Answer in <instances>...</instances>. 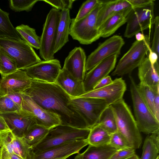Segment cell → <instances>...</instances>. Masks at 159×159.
<instances>
[{
	"label": "cell",
	"mask_w": 159,
	"mask_h": 159,
	"mask_svg": "<svg viewBox=\"0 0 159 159\" xmlns=\"http://www.w3.org/2000/svg\"><path fill=\"white\" fill-rule=\"evenodd\" d=\"M97 124L100 125L110 134L117 131L114 114L110 105L102 112Z\"/></svg>",
	"instance_id": "obj_30"
},
{
	"label": "cell",
	"mask_w": 159,
	"mask_h": 159,
	"mask_svg": "<svg viewBox=\"0 0 159 159\" xmlns=\"http://www.w3.org/2000/svg\"><path fill=\"white\" fill-rule=\"evenodd\" d=\"M4 119L12 133L23 137L30 129L37 124L35 118L21 112L0 114Z\"/></svg>",
	"instance_id": "obj_19"
},
{
	"label": "cell",
	"mask_w": 159,
	"mask_h": 159,
	"mask_svg": "<svg viewBox=\"0 0 159 159\" xmlns=\"http://www.w3.org/2000/svg\"><path fill=\"white\" fill-rule=\"evenodd\" d=\"M109 144L117 150L126 148H133L126 139L118 131L111 134Z\"/></svg>",
	"instance_id": "obj_36"
},
{
	"label": "cell",
	"mask_w": 159,
	"mask_h": 159,
	"mask_svg": "<svg viewBox=\"0 0 159 159\" xmlns=\"http://www.w3.org/2000/svg\"><path fill=\"white\" fill-rule=\"evenodd\" d=\"M5 95L11 99L21 108L23 100L22 93L12 91L9 92Z\"/></svg>",
	"instance_id": "obj_43"
},
{
	"label": "cell",
	"mask_w": 159,
	"mask_h": 159,
	"mask_svg": "<svg viewBox=\"0 0 159 159\" xmlns=\"http://www.w3.org/2000/svg\"><path fill=\"white\" fill-rule=\"evenodd\" d=\"M22 94L20 112L34 116L37 124L49 130L61 125V120L57 115L43 109L30 97L23 93Z\"/></svg>",
	"instance_id": "obj_11"
},
{
	"label": "cell",
	"mask_w": 159,
	"mask_h": 159,
	"mask_svg": "<svg viewBox=\"0 0 159 159\" xmlns=\"http://www.w3.org/2000/svg\"><path fill=\"white\" fill-rule=\"evenodd\" d=\"M86 55L80 47H75L65 58L63 68L73 77L83 82L86 74Z\"/></svg>",
	"instance_id": "obj_18"
},
{
	"label": "cell",
	"mask_w": 159,
	"mask_h": 159,
	"mask_svg": "<svg viewBox=\"0 0 159 159\" xmlns=\"http://www.w3.org/2000/svg\"><path fill=\"white\" fill-rule=\"evenodd\" d=\"M61 69L57 59L41 61L24 70L32 80L49 83H54Z\"/></svg>",
	"instance_id": "obj_13"
},
{
	"label": "cell",
	"mask_w": 159,
	"mask_h": 159,
	"mask_svg": "<svg viewBox=\"0 0 159 159\" xmlns=\"http://www.w3.org/2000/svg\"><path fill=\"white\" fill-rule=\"evenodd\" d=\"M110 106L114 114L117 131L126 139L133 148H139L142 138L129 107L123 99Z\"/></svg>",
	"instance_id": "obj_2"
},
{
	"label": "cell",
	"mask_w": 159,
	"mask_h": 159,
	"mask_svg": "<svg viewBox=\"0 0 159 159\" xmlns=\"http://www.w3.org/2000/svg\"><path fill=\"white\" fill-rule=\"evenodd\" d=\"M118 57V56L114 55L107 58L86 73L83 82L85 93L93 90L99 81L108 75L115 67Z\"/></svg>",
	"instance_id": "obj_16"
},
{
	"label": "cell",
	"mask_w": 159,
	"mask_h": 159,
	"mask_svg": "<svg viewBox=\"0 0 159 159\" xmlns=\"http://www.w3.org/2000/svg\"><path fill=\"white\" fill-rule=\"evenodd\" d=\"M129 13H116L107 19L98 28L100 37H107L115 33L120 27L126 23V17Z\"/></svg>",
	"instance_id": "obj_25"
},
{
	"label": "cell",
	"mask_w": 159,
	"mask_h": 159,
	"mask_svg": "<svg viewBox=\"0 0 159 159\" xmlns=\"http://www.w3.org/2000/svg\"><path fill=\"white\" fill-rule=\"evenodd\" d=\"M125 41L120 36L114 35L100 44L86 59V69L89 71L98 64L114 55L119 56Z\"/></svg>",
	"instance_id": "obj_12"
},
{
	"label": "cell",
	"mask_w": 159,
	"mask_h": 159,
	"mask_svg": "<svg viewBox=\"0 0 159 159\" xmlns=\"http://www.w3.org/2000/svg\"><path fill=\"white\" fill-rule=\"evenodd\" d=\"M135 154V149L133 148H124L117 150L110 159H125L132 157Z\"/></svg>",
	"instance_id": "obj_42"
},
{
	"label": "cell",
	"mask_w": 159,
	"mask_h": 159,
	"mask_svg": "<svg viewBox=\"0 0 159 159\" xmlns=\"http://www.w3.org/2000/svg\"><path fill=\"white\" fill-rule=\"evenodd\" d=\"M17 70L15 61L0 47V74L2 77Z\"/></svg>",
	"instance_id": "obj_33"
},
{
	"label": "cell",
	"mask_w": 159,
	"mask_h": 159,
	"mask_svg": "<svg viewBox=\"0 0 159 159\" xmlns=\"http://www.w3.org/2000/svg\"><path fill=\"white\" fill-rule=\"evenodd\" d=\"M88 145L84 152L78 153L74 159H110L117 150L109 144L101 146Z\"/></svg>",
	"instance_id": "obj_24"
},
{
	"label": "cell",
	"mask_w": 159,
	"mask_h": 159,
	"mask_svg": "<svg viewBox=\"0 0 159 159\" xmlns=\"http://www.w3.org/2000/svg\"><path fill=\"white\" fill-rule=\"evenodd\" d=\"M137 87L143 101L156 117L154 100L156 93L158 90L156 92H155L148 86L141 83L137 84Z\"/></svg>",
	"instance_id": "obj_34"
},
{
	"label": "cell",
	"mask_w": 159,
	"mask_h": 159,
	"mask_svg": "<svg viewBox=\"0 0 159 159\" xmlns=\"http://www.w3.org/2000/svg\"><path fill=\"white\" fill-rule=\"evenodd\" d=\"M11 132L4 119L0 115V136Z\"/></svg>",
	"instance_id": "obj_46"
},
{
	"label": "cell",
	"mask_w": 159,
	"mask_h": 159,
	"mask_svg": "<svg viewBox=\"0 0 159 159\" xmlns=\"http://www.w3.org/2000/svg\"><path fill=\"white\" fill-rule=\"evenodd\" d=\"M133 8L144 7L154 4L153 0H127Z\"/></svg>",
	"instance_id": "obj_44"
},
{
	"label": "cell",
	"mask_w": 159,
	"mask_h": 159,
	"mask_svg": "<svg viewBox=\"0 0 159 159\" xmlns=\"http://www.w3.org/2000/svg\"><path fill=\"white\" fill-rule=\"evenodd\" d=\"M113 80L110 76L107 75L99 81L94 87L93 89H97L106 86L111 84Z\"/></svg>",
	"instance_id": "obj_45"
},
{
	"label": "cell",
	"mask_w": 159,
	"mask_h": 159,
	"mask_svg": "<svg viewBox=\"0 0 159 159\" xmlns=\"http://www.w3.org/2000/svg\"><path fill=\"white\" fill-rule=\"evenodd\" d=\"M126 88L125 80L121 77L117 78L113 80L109 84L87 92L79 97H90L102 99L110 105L123 99Z\"/></svg>",
	"instance_id": "obj_15"
},
{
	"label": "cell",
	"mask_w": 159,
	"mask_h": 159,
	"mask_svg": "<svg viewBox=\"0 0 159 159\" xmlns=\"http://www.w3.org/2000/svg\"><path fill=\"white\" fill-rule=\"evenodd\" d=\"M132 8L127 0H103L97 16V27L98 29L102 23L111 15L120 12L129 13Z\"/></svg>",
	"instance_id": "obj_22"
},
{
	"label": "cell",
	"mask_w": 159,
	"mask_h": 159,
	"mask_svg": "<svg viewBox=\"0 0 159 159\" xmlns=\"http://www.w3.org/2000/svg\"><path fill=\"white\" fill-rule=\"evenodd\" d=\"M129 77L135 119L139 131L146 134L159 131V121L142 100L133 78L130 75Z\"/></svg>",
	"instance_id": "obj_4"
},
{
	"label": "cell",
	"mask_w": 159,
	"mask_h": 159,
	"mask_svg": "<svg viewBox=\"0 0 159 159\" xmlns=\"http://www.w3.org/2000/svg\"><path fill=\"white\" fill-rule=\"evenodd\" d=\"M32 80L24 70L16 71L2 77L0 79V96L5 95L9 92L23 93L28 89Z\"/></svg>",
	"instance_id": "obj_17"
},
{
	"label": "cell",
	"mask_w": 159,
	"mask_h": 159,
	"mask_svg": "<svg viewBox=\"0 0 159 159\" xmlns=\"http://www.w3.org/2000/svg\"><path fill=\"white\" fill-rule=\"evenodd\" d=\"M148 58L152 66L158 61L159 56L155 52L152 51L150 49L149 50Z\"/></svg>",
	"instance_id": "obj_48"
},
{
	"label": "cell",
	"mask_w": 159,
	"mask_h": 159,
	"mask_svg": "<svg viewBox=\"0 0 159 159\" xmlns=\"http://www.w3.org/2000/svg\"><path fill=\"white\" fill-rule=\"evenodd\" d=\"M15 29L24 40L32 48L39 49L40 37L36 34L35 29L24 24L16 26Z\"/></svg>",
	"instance_id": "obj_29"
},
{
	"label": "cell",
	"mask_w": 159,
	"mask_h": 159,
	"mask_svg": "<svg viewBox=\"0 0 159 159\" xmlns=\"http://www.w3.org/2000/svg\"><path fill=\"white\" fill-rule=\"evenodd\" d=\"M72 19L70 14V10L61 11V16L58 25L54 48L55 54L69 41L70 28Z\"/></svg>",
	"instance_id": "obj_23"
},
{
	"label": "cell",
	"mask_w": 159,
	"mask_h": 159,
	"mask_svg": "<svg viewBox=\"0 0 159 159\" xmlns=\"http://www.w3.org/2000/svg\"><path fill=\"white\" fill-rule=\"evenodd\" d=\"M72 98H78L85 93L83 82L73 77L62 68L55 82Z\"/></svg>",
	"instance_id": "obj_21"
},
{
	"label": "cell",
	"mask_w": 159,
	"mask_h": 159,
	"mask_svg": "<svg viewBox=\"0 0 159 159\" xmlns=\"http://www.w3.org/2000/svg\"><path fill=\"white\" fill-rule=\"evenodd\" d=\"M9 15V13L0 8V38H9L18 40L23 39L11 23Z\"/></svg>",
	"instance_id": "obj_28"
},
{
	"label": "cell",
	"mask_w": 159,
	"mask_h": 159,
	"mask_svg": "<svg viewBox=\"0 0 159 159\" xmlns=\"http://www.w3.org/2000/svg\"><path fill=\"white\" fill-rule=\"evenodd\" d=\"M49 130L45 127L36 124L30 129L23 138L32 148L40 143Z\"/></svg>",
	"instance_id": "obj_31"
},
{
	"label": "cell",
	"mask_w": 159,
	"mask_h": 159,
	"mask_svg": "<svg viewBox=\"0 0 159 159\" xmlns=\"http://www.w3.org/2000/svg\"><path fill=\"white\" fill-rule=\"evenodd\" d=\"M153 24L154 25L153 36L152 41L151 50L155 52L158 56L159 54V17H155Z\"/></svg>",
	"instance_id": "obj_41"
},
{
	"label": "cell",
	"mask_w": 159,
	"mask_h": 159,
	"mask_svg": "<svg viewBox=\"0 0 159 159\" xmlns=\"http://www.w3.org/2000/svg\"><path fill=\"white\" fill-rule=\"evenodd\" d=\"M138 67V76L140 83L148 86L155 92L159 90L158 61L153 66L148 57H145Z\"/></svg>",
	"instance_id": "obj_20"
},
{
	"label": "cell",
	"mask_w": 159,
	"mask_h": 159,
	"mask_svg": "<svg viewBox=\"0 0 159 159\" xmlns=\"http://www.w3.org/2000/svg\"><path fill=\"white\" fill-rule=\"evenodd\" d=\"M150 38L149 36L146 35L143 40L134 41L120 59L111 75L119 76L129 74L138 67L151 48Z\"/></svg>",
	"instance_id": "obj_7"
},
{
	"label": "cell",
	"mask_w": 159,
	"mask_h": 159,
	"mask_svg": "<svg viewBox=\"0 0 159 159\" xmlns=\"http://www.w3.org/2000/svg\"><path fill=\"white\" fill-rule=\"evenodd\" d=\"M103 2V0H100L93 10L83 18L75 22L71 21L69 35L73 39L82 44L88 45L101 37L97 22Z\"/></svg>",
	"instance_id": "obj_5"
},
{
	"label": "cell",
	"mask_w": 159,
	"mask_h": 159,
	"mask_svg": "<svg viewBox=\"0 0 159 159\" xmlns=\"http://www.w3.org/2000/svg\"><path fill=\"white\" fill-rule=\"evenodd\" d=\"M68 103L89 129L97 124L102 112L109 106L104 100L90 97L71 98Z\"/></svg>",
	"instance_id": "obj_8"
},
{
	"label": "cell",
	"mask_w": 159,
	"mask_h": 159,
	"mask_svg": "<svg viewBox=\"0 0 159 159\" xmlns=\"http://www.w3.org/2000/svg\"><path fill=\"white\" fill-rule=\"evenodd\" d=\"M20 108L6 95L0 96V114L20 112Z\"/></svg>",
	"instance_id": "obj_38"
},
{
	"label": "cell",
	"mask_w": 159,
	"mask_h": 159,
	"mask_svg": "<svg viewBox=\"0 0 159 159\" xmlns=\"http://www.w3.org/2000/svg\"><path fill=\"white\" fill-rule=\"evenodd\" d=\"M22 93L43 109L57 115L62 125L89 128L82 118L69 105L71 98L55 83L32 80L30 86Z\"/></svg>",
	"instance_id": "obj_1"
},
{
	"label": "cell",
	"mask_w": 159,
	"mask_h": 159,
	"mask_svg": "<svg viewBox=\"0 0 159 159\" xmlns=\"http://www.w3.org/2000/svg\"><path fill=\"white\" fill-rule=\"evenodd\" d=\"M136 40L141 41L143 40L145 38V35L140 32L136 33L135 35Z\"/></svg>",
	"instance_id": "obj_49"
},
{
	"label": "cell",
	"mask_w": 159,
	"mask_h": 159,
	"mask_svg": "<svg viewBox=\"0 0 159 159\" xmlns=\"http://www.w3.org/2000/svg\"><path fill=\"white\" fill-rule=\"evenodd\" d=\"M90 131L89 128L59 125L49 130L40 143L31 148V152H40L75 140L86 139Z\"/></svg>",
	"instance_id": "obj_3"
},
{
	"label": "cell",
	"mask_w": 159,
	"mask_h": 159,
	"mask_svg": "<svg viewBox=\"0 0 159 159\" xmlns=\"http://www.w3.org/2000/svg\"><path fill=\"white\" fill-rule=\"evenodd\" d=\"M61 11L52 8L47 15L40 37L39 54L44 61L54 59V48Z\"/></svg>",
	"instance_id": "obj_9"
},
{
	"label": "cell",
	"mask_w": 159,
	"mask_h": 159,
	"mask_svg": "<svg viewBox=\"0 0 159 159\" xmlns=\"http://www.w3.org/2000/svg\"><path fill=\"white\" fill-rule=\"evenodd\" d=\"M154 4L149 6L132 8L126 17L127 25L124 36L129 38L137 33L149 29V35L155 18Z\"/></svg>",
	"instance_id": "obj_10"
},
{
	"label": "cell",
	"mask_w": 159,
	"mask_h": 159,
	"mask_svg": "<svg viewBox=\"0 0 159 159\" xmlns=\"http://www.w3.org/2000/svg\"><path fill=\"white\" fill-rule=\"evenodd\" d=\"M88 145L86 139H80L57 146L37 152H30L29 159H58L67 158L79 153L83 148Z\"/></svg>",
	"instance_id": "obj_14"
},
{
	"label": "cell",
	"mask_w": 159,
	"mask_h": 159,
	"mask_svg": "<svg viewBox=\"0 0 159 159\" xmlns=\"http://www.w3.org/2000/svg\"><path fill=\"white\" fill-rule=\"evenodd\" d=\"M111 134L100 125L96 124L90 129L86 139L88 145L95 146L109 144Z\"/></svg>",
	"instance_id": "obj_27"
},
{
	"label": "cell",
	"mask_w": 159,
	"mask_h": 159,
	"mask_svg": "<svg viewBox=\"0 0 159 159\" xmlns=\"http://www.w3.org/2000/svg\"><path fill=\"white\" fill-rule=\"evenodd\" d=\"M142 150V155L139 159H156L159 156V131L146 137Z\"/></svg>",
	"instance_id": "obj_26"
},
{
	"label": "cell",
	"mask_w": 159,
	"mask_h": 159,
	"mask_svg": "<svg viewBox=\"0 0 159 159\" xmlns=\"http://www.w3.org/2000/svg\"><path fill=\"white\" fill-rule=\"evenodd\" d=\"M132 157H131L129 158V159H131V158H132Z\"/></svg>",
	"instance_id": "obj_54"
},
{
	"label": "cell",
	"mask_w": 159,
	"mask_h": 159,
	"mask_svg": "<svg viewBox=\"0 0 159 159\" xmlns=\"http://www.w3.org/2000/svg\"><path fill=\"white\" fill-rule=\"evenodd\" d=\"M154 107L156 117L159 121V90L156 93L154 100Z\"/></svg>",
	"instance_id": "obj_47"
},
{
	"label": "cell",
	"mask_w": 159,
	"mask_h": 159,
	"mask_svg": "<svg viewBox=\"0 0 159 159\" xmlns=\"http://www.w3.org/2000/svg\"><path fill=\"white\" fill-rule=\"evenodd\" d=\"M38 0H9L10 9L15 12L31 11Z\"/></svg>",
	"instance_id": "obj_37"
},
{
	"label": "cell",
	"mask_w": 159,
	"mask_h": 159,
	"mask_svg": "<svg viewBox=\"0 0 159 159\" xmlns=\"http://www.w3.org/2000/svg\"><path fill=\"white\" fill-rule=\"evenodd\" d=\"M139 159V157L136 154L134 156L132 157V158H131V159Z\"/></svg>",
	"instance_id": "obj_51"
},
{
	"label": "cell",
	"mask_w": 159,
	"mask_h": 159,
	"mask_svg": "<svg viewBox=\"0 0 159 159\" xmlns=\"http://www.w3.org/2000/svg\"><path fill=\"white\" fill-rule=\"evenodd\" d=\"M43 1L47 3L52 7L53 8L61 11L70 9L72 8L73 4L75 1V0H43Z\"/></svg>",
	"instance_id": "obj_40"
},
{
	"label": "cell",
	"mask_w": 159,
	"mask_h": 159,
	"mask_svg": "<svg viewBox=\"0 0 159 159\" xmlns=\"http://www.w3.org/2000/svg\"><path fill=\"white\" fill-rule=\"evenodd\" d=\"M12 139L11 132L0 136V159H10L14 154L11 145Z\"/></svg>",
	"instance_id": "obj_35"
},
{
	"label": "cell",
	"mask_w": 159,
	"mask_h": 159,
	"mask_svg": "<svg viewBox=\"0 0 159 159\" xmlns=\"http://www.w3.org/2000/svg\"><path fill=\"white\" fill-rule=\"evenodd\" d=\"M11 145L14 154L22 159H29L31 147L23 137L16 136L12 133Z\"/></svg>",
	"instance_id": "obj_32"
},
{
	"label": "cell",
	"mask_w": 159,
	"mask_h": 159,
	"mask_svg": "<svg viewBox=\"0 0 159 159\" xmlns=\"http://www.w3.org/2000/svg\"><path fill=\"white\" fill-rule=\"evenodd\" d=\"M10 159H22L18 156L13 154L11 156Z\"/></svg>",
	"instance_id": "obj_50"
},
{
	"label": "cell",
	"mask_w": 159,
	"mask_h": 159,
	"mask_svg": "<svg viewBox=\"0 0 159 159\" xmlns=\"http://www.w3.org/2000/svg\"><path fill=\"white\" fill-rule=\"evenodd\" d=\"M66 159V158H60V159Z\"/></svg>",
	"instance_id": "obj_52"
},
{
	"label": "cell",
	"mask_w": 159,
	"mask_h": 159,
	"mask_svg": "<svg viewBox=\"0 0 159 159\" xmlns=\"http://www.w3.org/2000/svg\"><path fill=\"white\" fill-rule=\"evenodd\" d=\"M100 0H88L84 2L75 18L72 19V21L75 22L83 18L95 7Z\"/></svg>",
	"instance_id": "obj_39"
},
{
	"label": "cell",
	"mask_w": 159,
	"mask_h": 159,
	"mask_svg": "<svg viewBox=\"0 0 159 159\" xmlns=\"http://www.w3.org/2000/svg\"><path fill=\"white\" fill-rule=\"evenodd\" d=\"M156 159H159V156Z\"/></svg>",
	"instance_id": "obj_53"
},
{
	"label": "cell",
	"mask_w": 159,
	"mask_h": 159,
	"mask_svg": "<svg viewBox=\"0 0 159 159\" xmlns=\"http://www.w3.org/2000/svg\"><path fill=\"white\" fill-rule=\"evenodd\" d=\"M0 47L15 61L17 70H23L41 61L33 48L23 39L0 38Z\"/></svg>",
	"instance_id": "obj_6"
}]
</instances>
